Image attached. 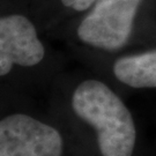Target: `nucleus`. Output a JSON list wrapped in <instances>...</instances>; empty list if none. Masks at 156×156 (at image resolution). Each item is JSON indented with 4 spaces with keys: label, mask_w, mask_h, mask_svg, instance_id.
Listing matches in <instances>:
<instances>
[{
    "label": "nucleus",
    "mask_w": 156,
    "mask_h": 156,
    "mask_svg": "<svg viewBox=\"0 0 156 156\" xmlns=\"http://www.w3.org/2000/svg\"><path fill=\"white\" fill-rule=\"evenodd\" d=\"M72 106L79 118L96 129L102 156H132L136 139L133 117L105 83L81 82L73 94Z\"/></svg>",
    "instance_id": "obj_1"
},
{
    "label": "nucleus",
    "mask_w": 156,
    "mask_h": 156,
    "mask_svg": "<svg viewBox=\"0 0 156 156\" xmlns=\"http://www.w3.org/2000/svg\"><path fill=\"white\" fill-rule=\"evenodd\" d=\"M142 0H97L78 28L83 43L106 51L127 43Z\"/></svg>",
    "instance_id": "obj_2"
},
{
    "label": "nucleus",
    "mask_w": 156,
    "mask_h": 156,
    "mask_svg": "<svg viewBox=\"0 0 156 156\" xmlns=\"http://www.w3.org/2000/svg\"><path fill=\"white\" fill-rule=\"evenodd\" d=\"M62 139L55 127L26 115L0 120V156H62Z\"/></svg>",
    "instance_id": "obj_3"
},
{
    "label": "nucleus",
    "mask_w": 156,
    "mask_h": 156,
    "mask_svg": "<svg viewBox=\"0 0 156 156\" xmlns=\"http://www.w3.org/2000/svg\"><path fill=\"white\" fill-rule=\"evenodd\" d=\"M44 53V46L29 19L21 14L0 17V76L8 74L14 65H37Z\"/></svg>",
    "instance_id": "obj_4"
},
{
    "label": "nucleus",
    "mask_w": 156,
    "mask_h": 156,
    "mask_svg": "<svg viewBox=\"0 0 156 156\" xmlns=\"http://www.w3.org/2000/svg\"><path fill=\"white\" fill-rule=\"evenodd\" d=\"M115 76L132 88H156V50L119 58Z\"/></svg>",
    "instance_id": "obj_5"
},
{
    "label": "nucleus",
    "mask_w": 156,
    "mask_h": 156,
    "mask_svg": "<svg viewBox=\"0 0 156 156\" xmlns=\"http://www.w3.org/2000/svg\"><path fill=\"white\" fill-rule=\"evenodd\" d=\"M97 0H62V5L76 12H83L93 7Z\"/></svg>",
    "instance_id": "obj_6"
}]
</instances>
